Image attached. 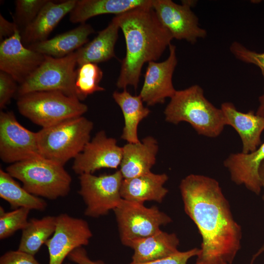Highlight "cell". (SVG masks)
I'll use <instances>...</instances> for the list:
<instances>
[{
  "instance_id": "obj_1",
  "label": "cell",
  "mask_w": 264,
  "mask_h": 264,
  "mask_svg": "<svg viewBox=\"0 0 264 264\" xmlns=\"http://www.w3.org/2000/svg\"><path fill=\"white\" fill-rule=\"evenodd\" d=\"M180 191L185 213L202 238L198 264H232L241 248L242 232L220 184L213 178L191 174Z\"/></svg>"
},
{
  "instance_id": "obj_2",
  "label": "cell",
  "mask_w": 264,
  "mask_h": 264,
  "mask_svg": "<svg viewBox=\"0 0 264 264\" xmlns=\"http://www.w3.org/2000/svg\"><path fill=\"white\" fill-rule=\"evenodd\" d=\"M114 18L123 33L126 47L116 86L124 89L132 86L136 90L144 64L157 60L173 37L158 20L152 5Z\"/></svg>"
},
{
  "instance_id": "obj_3",
  "label": "cell",
  "mask_w": 264,
  "mask_h": 264,
  "mask_svg": "<svg viewBox=\"0 0 264 264\" xmlns=\"http://www.w3.org/2000/svg\"><path fill=\"white\" fill-rule=\"evenodd\" d=\"M165 120L174 124L189 123L199 135L216 137L226 125L221 109L214 106L205 97L198 85L176 90L164 111Z\"/></svg>"
},
{
  "instance_id": "obj_4",
  "label": "cell",
  "mask_w": 264,
  "mask_h": 264,
  "mask_svg": "<svg viewBox=\"0 0 264 264\" xmlns=\"http://www.w3.org/2000/svg\"><path fill=\"white\" fill-rule=\"evenodd\" d=\"M6 171L37 197L54 200L70 190L72 178L64 166L41 156L11 164Z\"/></svg>"
},
{
  "instance_id": "obj_5",
  "label": "cell",
  "mask_w": 264,
  "mask_h": 264,
  "mask_svg": "<svg viewBox=\"0 0 264 264\" xmlns=\"http://www.w3.org/2000/svg\"><path fill=\"white\" fill-rule=\"evenodd\" d=\"M92 122L83 116L72 118L37 132L41 156L64 166L90 141Z\"/></svg>"
},
{
  "instance_id": "obj_6",
  "label": "cell",
  "mask_w": 264,
  "mask_h": 264,
  "mask_svg": "<svg viewBox=\"0 0 264 264\" xmlns=\"http://www.w3.org/2000/svg\"><path fill=\"white\" fill-rule=\"evenodd\" d=\"M20 113L42 128L83 116L88 106L75 97L57 91L29 93L18 97Z\"/></svg>"
},
{
  "instance_id": "obj_7",
  "label": "cell",
  "mask_w": 264,
  "mask_h": 264,
  "mask_svg": "<svg viewBox=\"0 0 264 264\" xmlns=\"http://www.w3.org/2000/svg\"><path fill=\"white\" fill-rule=\"evenodd\" d=\"M76 51L62 58L44 55L38 68L19 86L18 97L42 91H57L75 97ZM77 98V97H76Z\"/></svg>"
},
{
  "instance_id": "obj_8",
  "label": "cell",
  "mask_w": 264,
  "mask_h": 264,
  "mask_svg": "<svg viewBox=\"0 0 264 264\" xmlns=\"http://www.w3.org/2000/svg\"><path fill=\"white\" fill-rule=\"evenodd\" d=\"M122 243L129 247L136 240L154 235L162 226L172 221L171 218L158 207L122 199L113 210Z\"/></svg>"
},
{
  "instance_id": "obj_9",
  "label": "cell",
  "mask_w": 264,
  "mask_h": 264,
  "mask_svg": "<svg viewBox=\"0 0 264 264\" xmlns=\"http://www.w3.org/2000/svg\"><path fill=\"white\" fill-rule=\"evenodd\" d=\"M79 179L78 193L86 206L84 214L87 217L96 218L106 215L122 199L120 189L123 177L119 170L98 176L84 174L79 176Z\"/></svg>"
},
{
  "instance_id": "obj_10",
  "label": "cell",
  "mask_w": 264,
  "mask_h": 264,
  "mask_svg": "<svg viewBox=\"0 0 264 264\" xmlns=\"http://www.w3.org/2000/svg\"><path fill=\"white\" fill-rule=\"evenodd\" d=\"M37 132L22 126L12 111L0 112V157L10 164L40 156Z\"/></svg>"
},
{
  "instance_id": "obj_11",
  "label": "cell",
  "mask_w": 264,
  "mask_h": 264,
  "mask_svg": "<svg viewBox=\"0 0 264 264\" xmlns=\"http://www.w3.org/2000/svg\"><path fill=\"white\" fill-rule=\"evenodd\" d=\"M194 1L185 0L178 4L171 0H153L152 6L161 24L173 39L184 40L194 44L207 36L199 25L198 18L191 8Z\"/></svg>"
},
{
  "instance_id": "obj_12",
  "label": "cell",
  "mask_w": 264,
  "mask_h": 264,
  "mask_svg": "<svg viewBox=\"0 0 264 264\" xmlns=\"http://www.w3.org/2000/svg\"><path fill=\"white\" fill-rule=\"evenodd\" d=\"M92 237L88 222L63 213L56 216V229L45 242L49 253L48 264H62L74 249L87 245Z\"/></svg>"
},
{
  "instance_id": "obj_13",
  "label": "cell",
  "mask_w": 264,
  "mask_h": 264,
  "mask_svg": "<svg viewBox=\"0 0 264 264\" xmlns=\"http://www.w3.org/2000/svg\"><path fill=\"white\" fill-rule=\"evenodd\" d=\"M122 154V147L117 145V140L108 137L105 131H99L75 157L72 169L79 176L93 174L103 168L117 169Z\"/></svg>"
},
{
  "instance_id": "obj_14",
  "label": "cell",
  "mask_w": 264,
  "mask_h": 264,
  "mask_svg": "<svg viewBox=\"0 0 264 264\" xmlns=\"http://www.w3.org/2000/svg\"><path fill=\"white\" fill-rule=\"evenodd\" d=\"M44 55L23 45L20 30L1 41L0 69L11 75L20 84L23 83L41 65Z\"/></svg>"
},
{
  "instance_id": "obj_15",
  "label": "cell",
  "mask_w": 264,
  "mask_h": 264,
  "mask_svg": "<svg viewBox=\"0 0 264 264\" xmlns=\"http://www.w3.org/2000/svg\"><path fill=\"white\" fill-rule=\"evenodd\" d=\"M169 55L161 62H150L144 75L143 86L139 94L148 106L163 103L176 92L172 77L177 63L176 46H169Z\"/></svg>"
},
{
  "instance_id": "obj_16",
  "label": "cell",
  "mask_w": 264,
  "mask_h": 264,
  "mask_svg": "<svg viewBox=\"0 0 264 264\" xmlns=\"http://www.w3.org/2000/svg\"><path fill=\"white\" fill-rule=\"evenodd\" d=\"M226 125L232 127L239 135L242 142V151L248 154L255 151L261 144V136L264 130V117L253 111L242 112L231 102L221 105Z\"/></svg>"
},
{
  "instance_id": "obj_17",
  "label": "cell",
  "mask_w": 264,
  "mask_h": 264,
  "mask_svg": "<svg viewBox=\"0 0 264 264\" xmlns=\"http://www.w3.org/2000/svg\"><path fill=\"white\" fill-rule=\"evenodd\" d=\"M77 0L60 3L48 1L34 20L21 33L22 42L26 47L47 40L51 31L60 21L72 10Z\"/></svg>"
},
{
  "instance_id": "obj_18",
  "label": "cell",
  "mask_w": 264,
  "mask_h": 264,
  "mask_svg": "<svg viewBox=\"0 0 264 264\" xmlns=\"http://www.w3.org/2000/svg\"><path fill=\"white\" fill-rule=\"evenodd\" d=\"M264 160V142L253 152L230 154L223 164L235 183L243 185L248 190L258 195L262 188L259 169Z\"/></svg>"
},
{
  "instance_id": "obj_19",
  "label": "cell",
  "mask_w": 264,
  "mask_h": 264,
  "mask_svg": "<svg viewBox=\"0 0 264 264\" xmlns=\"http://www.w3.org/2000/svg\"><path fill=\"white\" fill-rule=\"evenodd\" d=\"M120 171L124 179L136 177L151 171L156 162L158 150L155 139L148 136L136 143H128L123 147Z\"/></svg>"
},
{
  "instance_id": "obj_20",
  "label": "cell",
  "mask_w": 264,
  "mask_h": 264,
  "mask_svg": "<svg viewBox=\"0 0 264 264\" xmlns=\"http://www.w3.org/2000/svg\"><path fill=\"white\" fill-rule=\"evenodd\" d=\"M168 179L166 174H147L122 181L120 194L122 199L144 204L146 201L159 203L168 193L164 184Z\"/></svg>"
},
{
  "instance_id": "obj_21",
  "label": "cell",
  "mask_w": 264,
  "mask_h": 264,
  "mask_svg": "<svg viewBox=\"0 0 264 264\" xmlns=\"http://www.w3.org/2000/svg\"><path fill=\"white\" fill-rule=\"evenodd\" d=\"M179 244L176 234L161 230L130 244L129 247L133 250L131 263H144L167 257L179 251L177 249Z\"/></svg>"
},
{
  "instance_id": "obj_22",
  "label": "cell",
  "mask_w": 264,
  "mask_h": 264,
  "mask_svg": "<svg viewBox=\"0 0 264 264\" xmlns=\"http://www.w3.org/2000/svg\"><path fill=\"white\" fill-rule=\"evenodd\" d=\"M94 32L90 25L81 23L72 30L27 47L44 55L62 58L87 44L88 36Z\"/></svg>"
},
{
  "instance_id": "obj_23",
  "label": "cell",
  "mask_w": 264,
  "mask_h": 264,
  "mask_svg": "<svg viewBox=\"0 0 264 264\" xmlns=\"http://www.w3.org/2000/svg\"><path fill=\"white\" fill-rule=\"evenodd\" d=\"M153 0H77L70 13L72 23H85L88 19L102 14L118 15L132 9L152 5Z\"/></svg>"
},
{
  "instance_id": "obj_24",
  "label": "cell",
  "mask_w": 264,
  "mask_h": 264,
  "mask_svg": "<svg viewBox=\"0 0 264 264\" xmlns=\"http://www.w3.org/2000/svg\"><path fill=\"white\" fill-rule=\"evenodd\" d=\"M119 27L113 18L108 26L100 31L90 42L76 51L78 66L90 63L97 64L116 57L114 46Z\"/></svg>"
},
{
  "instance_id": "obj_25",
  "label": "cell",
  "mask_w": 264,
  "mask_h": 264,
  "mask_svg": "<svg viewBox=\"0 0 264 264\" xmlns=\"http://www.w3.org/2000/svg\"><path fill=\"white\" fill-rule=\"evenodd\" d=\"M112 97L120 108L124 119V126L121 138L128 143L139 142L137 128L139 123L150 113L145 107L139 95H132L124 89L122 92L114 91Z\"/></svg>"
},
{
  "instance_id": "obj_26",
  "label": "cell",
  "mask_w": 264,
  "mask_h": 264,
  "mask_svg": "<svg viewBox=\"0 0 264 264\" xmlns=\"http://www.w3.org/2000/svg\"><path fill=\"white\" fill-rule=\"evenodd\" d=\"M0 197L7 201L13 209L25 208L43 211L47 207L44 199L27 192L2 169H0Z\"/></svg>"
},
{
  "instance_id": "obj_27",
  "label": "cell",
  "mask_w": 264,
  "mask_h": 264,
  "mask_svg": "<svg viewBox=\"0 0 264 264\" xmlns=\"http://www.w3.org/2000/svg\"><path fill=\"white\" fill-rule=\"evenodd\" d=\"M55 229L56 217L46 216L30 219L22 230L18 249L34 256L53 235Z\"/></svg>"
},
{
  "instance_id": "obj_28",
  "label": "cell",
  "mask_w": 264,
  "mask_h": 264,
  "mask_svg": "<svg viewBox=\"0 0 264 264\" xmlns=\"http://www.w3.org/2000/svg\"><path fill=\"white\" fill-rule=\"evenodd\" d=\"M103 75L102 70L96 64L88 63L78 66L75 81L76 97L81 101L95 92L105 90L99 86Z\"/></svg>"
},
{
  "instance_id": "obj_29",
  "label": "cell",
  "mask_w": 264,
  "mask_h": 264,
  "mask_svg": "<svg viewBox=\"0 0 264 264\" xmlns=\"http://www.w3.org/2000/svg\"><path fill=\"white\" fill-rule=\"evenodd\" d=\"M30 210L19 208L6 212L0 207V239H6L19 230H22L27 224Z\"/></svg>"
},
{
  "instance_id": "obj_30",
  "label": "cell",
  "mask_w": 264,
  "mask_h": 264,
  "mask_svg": "<svg viewBox=\"0 0 264 264\" xmlns=\"http://www.w3.org/2000/svg\"><path fill=\"white\" fill-rule=\"evenodd\" d=\"M48 0H17L15 1L14 22L21 33L36 18Z\"/></svg>"
},
{
  "instance_id": "obj_31",
  "label": "cell",
  "mask_w": 264,
  "mask_h": 264,
  "mask_svg": "<svg viewBox=\"0 0 264 264\" xmlns=\"http://www.w3.org/2000/svg\"><path fill=\"white\" fill-rule=\"evenodd\" d=\"M229 49L231 53L237 59L257 66L261 70L264 82V52L251 50L237 41L231 44Z\"/></svg>"
},
{
  "instance_id": "obj_32",
  "label": "cell",
  "mask_w": 264,
  "mask_h": 264,
  "mask_svg": "<svg viewBox=\"0 0 264 264\" xmlns=\"http://www.w3.org/2000/svg\"><path fill=\"white\" fill-rule=\"evenodd\" d=\"M17 82L9 74L0 71V108L4 109L17 94L18 88Z\"/></svg>"
},
{
  "instance_id": "obj_33",
  "label": "cell",
  "mask_w": 264,
  "mask_h": 264,
  "mask_svg": "<svg viewBox=\"0 0 264 264\" xmlns=\"http://www.w3.org/2000/svg\"><path fill=\"white\" fill-rule=\"evenodd\" d=\"M199 251V249L194 248L185 251H178L167 257L147 263L139 264L131 263L129 264H188V260L194 256H197Z\"/></svg>"
},
{
  "instance_id": "obj_34",
  "label": "cell",
  "mask_w": 264,
  "mask_h": 264,
  "mask_svg": "<svg viewBox=\"0 0 264 264\" xmlns=\"http://www.w3.org/2000/svg\"><path fill=\"white\" fill-rule=\"evenodd\" d=\"M0 264H40L34 256L17 250L6 252L0 258Z\"/></svg>"
},
{
  "instance_id": "obj_35",
  "label": "cell",
  "mask_w": 264,
  "mask_h": 264,
  "mask_svg": "<svg viewBox=\"0 0 264 264\" xmlns=\"http://www.w3.org/2000/svg\"><path fill=\"white\" fill-rule=\"evenodd\" d=\"M67 258L70 261L77 264H105L100 260H91L83 247L74 249L68 255Z\"/></svg>"
},
{
  "instance_id": "obj_36",
  "label": "cell",
  "mask_w": 264,
  "mask_h": 264,
  "mask_svg": "<svg viewBox=\"0 0 264 264\" xmlns=\"http://www.w3.org/2000/svg\"><path fill=\"white\" fill-rule=\"evenodd\" d=\"M18 29L15 23L6 20L1 14L0 15V39L2 41L4 39L10 37L14 34Z\"/></svg>"
},
{
  "instance_id": "obj_37",
  "label": "cell",
  "mask_w": 264,
  "mask_h": 264,
  "mask_svg": "<svg viewBox=\"0 0 264 264\" xmlns=\"http://www.w3.org/2000/svg\"><path fill=\"white\" fill-rule=\"evenodd\" d=\"M259 106L257 109L256 114L264 117V93L259 97Z\"/></svg>"
},
{
  "instance_id": "obj_38",
  "label": "cell",
  "mask_w": 264,
  "mask_h": 264,
  "mask_svg": "<svg viewBox=\"0 0 264 264\" xmlns=\"http://www.w3.org/2000/svg\"><path fill=\"white\" fill-rule=\"evenodd\" d=\"M259 175L261 187L264 189V160L261 163L259 169ZM262 198L264 201V192Z\"/></svg>"
},
{
  "instance_id": "obj_39",
  "label": "cell",
  "mask_w": 264,
  "mask_h": 264,
  "mask_svg": "<svg viewBox=\"0 0 264 264\" xmlns=\"http://www.w3.org/2000/svg\"><path fill=\"white\" fill-rule=\"evenodd\" d=\"M264 251V244L262 246V247L259 249L258 252L253 256L252 262L255 260V259L258 257L260 254L263 253Z\"/></svg>"
},
{
  "instance_id": "obj_40",
  "label": "cell",
  "mask_w": 264,
  "mask_h": 264,
  "mask_svg": "<svg viewBox=\"0 0 264 264\" xmlns=\"http://www.w3.org/2000/svg\"><path fill=\"white\" fill-rule=\"evenodd\" d=\"M69 264V263H68V264Z\"/></svg>"
}]
</instances>
